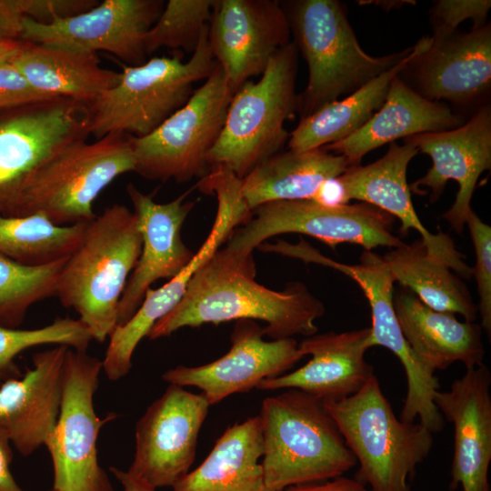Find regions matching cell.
Returning <instances> with one entry per match:
<instances>
[{
  "mask_svg": "<svg viewBox=\"0 0 491 491\" xmlns=\"http://www.w3.org/2000/svg\"><path fill=\"white\" fill-rule=\"evenodd\" d=\"M258 416L267 491L333 479L356 464L323 402L304 391L266 397Z\"/></svg>",
  "mask_w": 491,
  "mask_h": 491,
  "instance_id": "obj_3",
  "label": "cell"
},
{
  "mask_svg": "<svg viewBox=\"0 0 491 491\" xmlns=\"http://www.w3.org/2000/svg\"><path fill=\"white\" fill-rule=\"evenodd\" d=\"M259 416L227 427L200 466L173 491H267L258 460L263 456Z\"/></svg>",
  "mask_w": 491,
  "mask_h": 491,
  "instance_id": "obj_30",
  "label": "cell"
},
{
  "mask_svg": "<svg viewBox=\"0 0 491 491\" xmlns=\"http://www.w3.org/2000/svg\"><path fill=\"white\" fill-rule=\"evenodd\" d=\"M339 176V175H338ZM338 176L324 181L311 200L325 206H341L348 204L345 188Z\"/></svg>",
  "mask_w": 491,
  "mask_h": 491,
  "instance_id": "obj_42",
  "label": "cell"
},
{
  "mask_svg": "<svg viewBox=\"0 0 491 491\" xmlns=\"http://www.w3.org/2000/svg\"><path fill=\"white\" fill-rule=\"evenodd\" d=\"M67 348L35 353L33 367L0 385V431L24 456L45 445L56 425Z\"/></svg>",
  "mask_w": 491,
  "mask_h": 491,
  "instance_id": "obj_23",
  "label": "cell"
},
{
  "mask_svg": "<svg viewBox=\"0 0 491 491\" xmlns=\"http://www.w3.org/2000/svg\"><path fill=\"white\" fill-rule=\"evenodd\" d=\"M297 52L291 41L271 57L257 82L246 81L235 91L208 166L225 165L242 179L280 152L289 138L285 122L297 111Z\"/></svg>",
  "mask_w": 491,
  "mask_h": 491,
  "instance_id": "obj_7",
  "label": "cell"
},
{
  "mask_svg": "<svg viewBox=\"0 0 491 491\" xmlns=\"http://www.w3.org/2000/svg\"><path fill=\"white\" fill-rule=\"evenodd\" d=\"M92 340L86 326L79 319L70 317H56L51 324L35 329L0 326V385L22 375L14 359L24 350L55 345L86 351Z\"/></svg>",
  "mask_w": 491,
  "mask_h": 491,
  "instance_id": "obj_34",
  "label": "cell"
},
{
  "mask_svg": "<svg viewBox=\"0 0 491 491\" xmlns=\"http://www.w3.org/2000/svg\"><path fill=\"white\" fill-rule=\"evenodd\" d=\"M235 91L217 64L188 101L150 134L131 135L134 172L148 180L186 182L204 176Z\"/></svg>",
  "mask_w": 491,
  "mask_h": 491,
  "instance_id": "obj_9",
  "label": "cell"
},
{
  "mask_svg": "<svg viewBox=\"0 0 491 491\" xmlns=\"http://www.w3.org/2000/svg\"><path fill=\"white\" fill-rule=\"evenodd\" d=\"M67 257L26 265L0 254V326L18 328L30 306L56 296Z\"/></svg>",
  "mask_w": 491,
  "mask_h": 491,
  "instance_id": "obj_33",
  "label": "cell"
},
{
  "mask_svg": "<svg viewBox=\"0 0 491 491\" xmlns=\"http://www.w3.org/2000/svg\"><path fill=\"white\" fill-rule=\"evenodd\" d=\"M312 262L344 273L364 292L371 309L369 346L389 349L400 360L406 372L407 390L400 419L412 423L418 417L419 423L431 432L440 431L444 427V418L433 401L439 382L419 361L402 333L393 303L395 280L383 257L365 250L359 264L346 265L316 252Z\"/></svg>",
  "mask_w": 491,
  "mask_h": 491,
  "instance_id": "obj_13",
  "label": "cell"
},
{
  "mask_svg": "<svg viewBox=\"0 0 491 491\" xmlns=\"http://www.w3.org/2000/svg\"><path fill=\"white\" fill-rule=\"evenodd\" d=\"M101 370L98 358L67 348L59 416L45 443L53 462L55 490L114 491L97 459L99 431L116 417L113 413L101 419L95 411Z\"/></svg>",
  "mask_w": 491,
  "mask_h": 491,
  "instance_id": "obj_11",
  "label": "cell"
},
{
  "mask_svg": "<svg viewBox=\"0 0 491 491\" xmlns=\"http://www.w3.org/2000/svg\"><path fill=\"white\" fill-rule=\"evenodd\" d=\"M23 41L20 39L0 38V63L11 60L21 49Z\"/></svg>",
  "mask_w": 491,
  "mask_h": 491,
  "instance_id": "obj_45",
  "label": "cell"
},
{
  "mask_svg": "<svg viewBox=\"0 0 491 491\" xmlns=\"http://www.w3.org/2000/svg\"><path fill=\"white\" fill-rule=\"evenodd\" d=\"M293 41L308 65V83L297 95L304 118L398 64L412 47L373 56L360 46L343 5L336 0H299L282 4Z\"/></svg>",
  "mask_w": 491,
  "mask_h": 491,
  "instance_id": "obj_4",
  "label": "cell"
},
{
  "mask_svg": "<svg viewBox=\"0 0 491 491\" xmlns=\"http://www.w3.org/2000/svg\"><path fill=\"white\" fill-rule=\"evenodd\" d=\"M90 135L87 105L67 97L0 108V215L45 163Z\"/></svg>",
  "mask_w": 491,
  "mask_h": 491,
  "instance_id": "obj_12",
  "label": "cell"
},
{
  "mask_svg": "<svg viewBox=\"0 0 491 491\" xmlns=\"http://www.w3.org/2000/svg\"><path fill=\"white\" fill-rule=\"evenodd\" d=\"M350 166L340 155L324 147L278 152L256 165L241 179L248 208L275 201L311 199L320 185L342 175Z\"/></svg>",
  "mask_w": 491,
  "mask_h": 491,
  "instance_id": "obj_28",
  "label": "cell"
},
{
  "mask_svg": "<svg viewBox=\"0 0 491 491\" xmlns=\"http://www.w3.org/2000/svg\"><path fill=\"white\" fill-rule=\"evenodd\" d=\"M463 123L449 106L425 98L398 75L382 106L360 129L324 148L343 155L350 166L358 165L366 154L385 144L418 134L451 130Z\"/></svg>",
  "mask_w": 491,
  "mask_h": 491,
  "instance_id": "obj_25",
  "label": "cell"
},
{
  "mask_svg": "<svg viewBox=\"0 0 491 491\" xmlns=\"http://www.w3.org/2000/svg\"><path fill=\"white\" fill-rule=\"evenodd\" d=\"M141 248L135 215L115 204L87 223L68 256L56 296L78 314L93 340L105 342L116 326L119 301Z\"/></svg>",
  "mask_w": 491,
  "mask_h": 491,
  "instance_id": "obj_2",
  "label": "cell"
},
{
  "mask_svg": "<svg viewBox=\"0 0 491 491\" xmlns=\"http://www.w3.org/2000/svg\"><path fill=\"white\" fill-rule=\"evenodd\" d=\"M8 437L0 431V491H24L15 481L10 470L13 452Z\"/></svg>",
  "mask_w": 491,
  "mask_h": 491,
  "instance_id": "obj_43",
  "label": "cell"
},
{
  "mask_svg": "<svg viewBox=\"0 0 491 491\" xmlns=\"http://www.w3.org/2000/svg\"><path fill=\"white\" fill-rule=\"evenodd\" d=\"M393 278L408 288L428 307L445 313L459 314L474 322L477 306L457 275L432 257L421 239L401 244L384 255Z\"/></svg>",
  "mask_w": 491,
  "mask_h": 491,
  "instance_id": "obj_31",
  "label": "cell"
},
{
  "mask_svg": "<svg viewBox=\"0 0 491 491\" xmlns=\"http://www.w3.org/2000/svg\"><path fill=\"white\" fill-rule=\"evenodd\" d=\"M24 18L18 0H0V38L20 39Z\"/></svg>",
  "mask_w": 491,
  "mask_h": 491,
  "instance_id": "obj_40",
  "label": "cell"
},
{
  "mask_svg": "<svg viewBox=\"0 0 491 491\" xmlns=\"http://www.w3.org/2000/svg\"><path fill=\"white\" fill-rule=\"evenodd\" d=\"M24 17L36 23L50 24L85 12L96 0H18Z\"/></svg>",
  "mask_w": 491,
  "mask_h": 491,
  "instance_id": "obj_39",
  "label": "cell"
},
{
  "mask_svg": "<svg viewBox=\"0 0 491 491\" xmlns=\"http://www.w3.org/2000/svg\"><path fill=\"white\" fill-rule=\"evenodd\" d=\"M393 303L406 342L431 372L445 370L457 361L466 369L483 364L480 325L460 322L455 314L436 311L409 290L398 293Z\"/></svg>",
  "mask_w": 491,
  "mask_h": 491,
  "instance_id": "obj_26",
  "label": "cell"
},
{
  "mask_svg": "<svg viewBox=\"0 0 491 491\" xmlns=\"http://www.w3.org/2000/svg\"><path fill=\"white\" fill-rule=\"evenodd\" d=\"M50 491H57V490L52 489V490H50Z\"/></svg>",
  "mask_w": 491,
  "mask_h": 491,
  "instance_id": "obj_46",
  "label": "cell"
},
{
  "mask_svg": "<svg viewBox=\"0 0 491 491\" xmlns=\"http://www.w3.org/2000/svg\"><path fill=\"white\" fill-rule=\"evenodd\" d=\"M418 152L428 155L432 166L409 186L419 191L431 190L430 200L441 196L446 184L452 179L458 191L452 206L442 215L456 233H462L473 212L471 199L479 176L491 167V109L484 105L462 125L443 132L423 133L404 138Z\"/></svg>",
  "mask_w": 491,
  "mask_h": 491,
  "instance_id": "obj_18",
  "label": "cell"
},
{
  "mask_svg": "<svg viewBox=\"0 0 491 491\" xmlns=\"http://www.w3.org/2000/svg\"><path fill=\"white\" fill-rule=\"evenodd\" d=\"M491 374L484 364L466 369L446 391L437 390L433 401L454 425V456L450 489L490 491Z\"/></svg>",
  "mask_w": 491,
  "mask_h": 491,
  "instance_id": "obj_22",
  "label": "cell"
},
{
  "mask_svg": "<svg viewBox=\"0 0 491 491\" xmlns=\"http://www.w3.org/2000/svg\"><path fill=\"white\" fill-rule=\"evenodd\" d=\"M290 25L276 0H216L209 43L217 64L236 91L262 75L271 57L289 44Z\"/></svg>",
  "mask_w": 491,
  "mask_h": 491,
  "instance_id": "obj_16",
  "label": "cell"
},
{
  "mask_svg": "<svg viewBox=\"0 0 491 491\" xmlns=\"http://www.w3.org/2000/svg\"><path fill=\"white\" fill-rule=\"evenodd\" d=\"M323 405L359 463L356 479L372 491H411L409 481L432 449L433 433L398 419L375 375L355 395Z\"/></svg>",
  "mask_w": 491,
  "mask_h": 491,
  "instance_id": "obj_5",
  "label": "cell"
},
{
  "mask_svg": "<svg viewBox=\"0 0 491 491\" xmlns=\"http://www.w3.org/2000/svg\"><path fill=\"white\" fill-rule=\"evenodd\" d=\"M370 335V327H366L307 336L298 349L303 356L312 358L293 372L261 381L256 388L298 389L323 403L351 396L374 376L373 366L365 359Z\"/></svg>",
  "mask_w": 491,
  "mask_h": 491,
  "instance_id": "obj_24",
  "label": "cell"
},
{
  "mask_svg": "<svg viewBox=\"0 0 491 491\" xmlns=\"http://www.w3.org/2000/svg\"><path fill=\"white\" fill-rule=\"evenodd\" d=\"M417 153L418 150L410 144L391 143L380 159L366 165L349 166L338 179L348 201L355 199L367 203L398 218L402 235H407L410 229L416 230L432 257L447 266L456 275L469 278L472 267L465 263L453 240L440 231L436 235L429 232L415 210L406 171Z\"/></svg>",
  "mask_w": 491,
  "mask_h": 491,
  "instance_id": "obj_21",
  "label": "cell"
},
{
  "mask_svg": "<svg viewBox=\"0 0 491 491\" xmlns=\"http://www.w3.org/2000/svg\"><path fill=\"white\" fill-rule=\"evenodd\" d=\"M11 62L37 91L85 104L115 85L121 75L103 67L96 53L26 41Z\"/></svg>",
  "mask_w": 491,
  "mask_h": 491,
  "instance_id": "obj_27",
  "label": "cell"
},
{
  "mask_svg": "<svg viewBox=\"0 0 491 491\" xmlns=\"http://www.w3.org/2000/svg\"><path fill=\"white\" fill-rule=\"evenodd\" d=\"M215 0H169L146 33V55L161 47L194 52L209 24Z\"/></svg>",
  "mask_w": 491,
  "mask_h": 491,
  "instance_id": "obj_35",
  "label": "cell"
},
{
  "mask_svg": "<svg viewBox=\"0 0 491 491\" xmlns=\"http://www.w3.org/2000/svg\"><path fill=\"white\" fill-rule=\"evenodd\" d=\"M110 471L122 484L124 491H155V488L117 467L111 466Z\"/></svg>",
  "mask_w": 491,
  "mask_h": 491,
  "instance_id": "obj_44",
  "label": "cell"
},
{
  "mask_svg": "<svg viewBox=\"0 0 491 491\" xmlns=\"http://www.w3.org/2000/svg\"><path fill=\"white\" fill-rule=\"evenodd\" d=\"M429 47L416 56L408 72L412 87L425 98L471 105L486 96L491 86V26L470 32L432 35Z\"/></svg>",
  "mask_w": 491,
  "mask_h": 491,
  "instance_id": "obj_19",
  "label": "cell"
},
{
  "mask_svg": "<svg viewBox=\"0 0 491 491\" xmlns=\"http://www.w3.org/2000/svg\"><path fill=\"white\" fill-rule=\"evenodd\" d=\"M161 0H105L50 24L22 22L20 40L114 55L130 66L145 62L144 41L164 8Z\"/></svg>",
  "mask_w": 491,
  "mask_h": 491,
  "instance_id": "obj_15",
  "label": "cell"
},
{
  "mask_svg": "<svg viewBox=\"0 0 491 491\" xmlns=\"http://www.w3.org/2000/svg\"><path fill=\"white\" fill-rule=\"evenodd\" d=\"M263 336V327L255 321L237 320L226 354L206 365L168 369L162 378L199 388L210 406L230 395L248 392L261 381L281 376L303 357L293 337L266 341Z\"/></svg>",
  "mask_w": 491,
  "mask_h": 491,
  "instance_id": "obj_17",
  "label": "cell"
},
{
  "mask_svg": "<svg viewBox=\"0 0 491 491\" xmlns=\"http://www.w3.org/2000/svg\"><path fill=\"white\" fill-rule=\"evenodd\" d=\"M208 34L209 24L186 62L177 55L162 56L125 66L115 85L86 104L90 135L96 139L111 133L145 136L182 107L193 85L206 80L217 65Z\"/></svg>",
  "mask_w": 491,
  "mask_h": 491,
  "instance_id": "obj_6",
  "label": "cell"
},
{
  "mask_svg": "<svg viewBox=\"0 0 491 491\" xmlns=\"http://www.w3.org/2000/svg\"><path fill=\"white\" fill-rule=\"evenodd\" d=\"M53 97L35 89L11 60L0 63V108L15 107Z\"/></svg>",
  "mask_w": 491,
  "mask_h": 491,
  "instance_id": "obj_38",
  "label": "cell"
},
{
  "mask_svg": "<svg viewBox=\"0 0 491 491\" xmlns=\"http://www.w3.org/2000/svg\"><path fill=\"white\" fill-rule=\"evenodd\" d=\"M255 276L254 262H238L219 248L193 276L175 308L146 337L155 340L185 326L241 319L264 321V336L273 340L316 334L315 321L324 315L325 306L304 284L290 283L277 292L258 284Z\"/></svg>",
  "mask_w": 491,
  "mask_h": 491,
  "instance_id": "obj_1",
  "label": "cell"
},
{
  "mask_svg": "<svg viewBox=\"0 0 491 491\" xmlns=\"http://www.w3.org/2000/svg\"><path fill=\"white\" fill-rule=\"evenodd\" d=\"M209 407L203 394L169 384L135 425L134 460L127 472L154 488L176 484L195 460Z\"/></svg>",
  "mask_w": 491,
  "mask_h": 491,
  "instance_id": "obj_14",
  "label": "cell"
},
{
  "mask_svg": "<svg viewBox=\"0 0 491 491\" xmlns=\"http://www.w3.org/2000/svg\"><path fill=\"white\" fill-rule=\"evenodd\" d=\"M476 253V265L472 268L477 286L480 326L491 335V227L473 211L466 219Z\"/></svg>",
  "mask_w": 491,
  "mask_h": 491,
  "instance_id": "obj_36",
  "label": "cell"
},
{
  "mask_svg": "<svg viewBox=\"0 0 491 491\" xmlns=\"http://www.w3.org/2000/svg\"><path fill=\"white\" fill-rule=\"evenodd\" d=\"M282 491H367L365 484L356 478L338 476L319 483L297 485Z\"/></svg>",
  "mask_w": 491,
  "mask_h": 491,
  "instance_id": "obj_41",
  "label": "cell"
},
{
  "mask_svg": "<svg viewBox=\"0 0 491 491\" xmlns=\"http://www.w3.org/2000/svg\"><path fill=\"white\" fill-rule=\"evenodd\" d=\"M126 192L137 219L142 248L119 301L116 326L134 316L153 283L177 276L195 255L181 236L183 224L195 205L185 201L187 193L157 204L133 184L126 185Z\"/></svg>",
  "mask_w": 491,
  "mask_h": 491,
  "instance_id": "obj_20",
  "label": "cell"
},
{
  "mask_svg": "<svg viewBox=\"0 0 491 491\" xmlns=\"http://www.w3.org/2000/svg\"><path fill=\"white\" fill-rule=\"evenodd\" d=\"M87 223L57 225L41 214L0 215V254L26 265L66 257L81 242Z\"/></svg>",
  "mask_w": 491,
  "mask_h": 491,
  "instance_id": "obj_32",
  "label": "cell"
},
{
  "mask_svg": "<svg viewBox=\"0 0 491 491\" xmlns=\"http://www.w3.org/2000/svg\"><path fill=\"white\" fill-rule=\"evenodd\" d=\"M490 6L489 0L436 1L431 9L435 28L433 35H447L466 19L473 21V28L486 25Z\"/></svg>",
  "mask_w": 491,
  "mask_h": 491,
  "instance_id": "obj_37",
  "label": "cell"
},
{
  "mask_svg": "<svg viewBox=\"0 0 491 491\" xmlns=\"http://www.w3.org/2000/svg\"><path fill=\"white\" fill-rule=\"evenodd\" d=\"M393 222L392 215L364 202L325 206L311 199L275 201L253 210L252 218L232 232L224 249L239 262H254V249L286 233L310 235L332 248L343 243L366 251L394 248L404 242L392 234Z\"/></svg>",
  "mask_w": 491,
  "mask_h": 491,
  "instance_id": "obj_10",
  "label": "cell"
},
{
  "mask_svg": "<svg viewBox=\"0 0 491 491\" xmlns=\"http://www.w3.org/2000/svg\"><path fill=\"white\" fill-rule=\"evenodd\" d=\"M430 43V36L423 37L392 68L347 97L333 101L312 115L300 118L297 126L289 135V149L304 152L324 147L360 129L384 104L393 79L404 71L410 61L426 51Z\"/></svg>",
  "mask_w": 491,
  "mask_h": 491,
  "instance_id": "obj_29",
  "label": "cell"
},
{
  "mask_svg": "<svg viewBox=\"0 0 491 491\" xmlns=\"http://www.w3.org/2000/svg\"><path fill=\"white\" fill-rule=\"evenodd\" d=\"M128 172H134L130 135L111 133L74 144L37 169L4 216L41 214L57 225L90 222L97 196Z\"/></svg>",
  "mask_w": 491,
  "mask_h": 491,
  "instance_id": "obj_8",
  "label": "cell"
}]
</instances>
